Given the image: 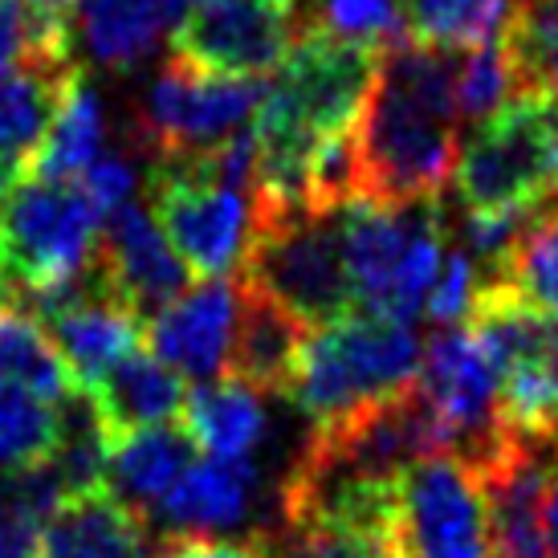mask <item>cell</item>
<instances>
[{
  "instance_id": "1",
  "label": "cell",
  "mask_w": 558,
  "mask_h": 558,
  "mask_svg": "<svg viewBox=\"0 0 558 558\" xmlns=\"http://www.w3.org/2000/svg\"><path fill=\"white\" fill-rule=\"evenodd\" d=\"M457 53L400 41L384 53L372 98L355 123L363 201L412 204L440 196L457 168Z\"/></svg>"
},
{
  "instance_id": "2",
  "label": "cell",
  "mask_w": 558,
  "mask_h": 558,
  "mask_svg": "<svg viewBox=\"0 0 558 558\" xmlns=\"http://www.w3.org/2000/svg\"><path fill=\"white\" fill-rule=\"evenodd\" d=\"M424 363L416 330L379 314H347L330 326H314L294 363L286 400L314 428L335 424L375 400L412 388Z\"/></svg>"
},
{
  "instance_id": "3",
  "label": "cell",
  "mask_w": 558,
  "mask_h": 558,
  "mask_svg": "<svg viewBox=\"0 0 558 558\" xmlns=\"http://www.w3.org/2000/svg\"><path fill=\"white\" fill-rule=\"evenodd\" d=\"M241 281L257 286L311 330L355 314V286L342 253V208H253Z\"/></svg>"
},
{
  "instance_id": "4",
  "label": "cell",
  "mask_w": 558,
  "mask_h": 558,
  "mask_svg": "<svg viewBox=\"0 0 558 558\" xmlns=\"http://www.w3.org/2000/svg\"><path fill=\"white\" fill-rule=\"evenodd\" d=\"M465 213L538 208L558 201V94H513L461 143L452 168Z\"/></svg>"
},
{
  "instance_id": "5",
  "label": "cell",
  "mask_w": 558,
  "mask_h": 558,
  "mask_svg": "<svg viewBox=\"0 0 558 558\" xmlns=\"http://www.w3.org/2000/svg\"><path fill=\"white\" fill-rule=\"evenodd\" d=\"M102 225L78 180L21 175L0 204V257L25 294H46L90 269Z\"/></svg>"
},
{
  "instance_id": "6",
  "label": "cell",
  "mask_w": 558,
  "mask_h": 558,
  "mask_svg": "<svg viewBox=\"0 0 558 558\" xmlns=\"http://www.w3.org/2000/svg\"><path fill=\"white\" fill-rule=\"evenodd\" d=\"M147 208L192 278L241 274L253 236V192L220 184L204 156H156L147 171Z\"/></svg>"
},
{
  "instance_id": "7",
  "label": "cell",
  "mask_w": 558,
  "mask_h": 558,
  "mask_svg": "<svg viewBox=\"0 0 558 558\" xmlns=\"http://www.w3.org/2000/svg\"><path fill=\"white\" fill-rule=\"evenodd\" d=\"M265 90L262 78L213 74L171 53L140 98V131L156 143V156H201L253 123Z\"/></svg>"
},
{
  "instance_id": "8",
  "label": "cell",
  "mask_w": 558,
  "mask_h": 558,
  "mask_svg": "<svg viewBox=\"0 0 558 558\" xmlns=\"http://www.w3.org/2000/svg\"><path fill=\"white\" fill-rule=\"evenodd\" d=\"M400 522L408 558H489L494 510L477 461L433 452L400 473Z\"/></svg>"
},
{
  "instance_id": "9",
  "label": "cell",
  "mask_w": 558,
  "mask_h": 558,
  "mask_svg": "<svg viewBox=\"0 0 558 558\" xmlns=\"http://www.w3.org/2000/svg\"><path fill=\"white\" fill-rule=\"evenodd\" d=\"M416 384L433 403L452 452L485 461L510 440L501 424V372L469 323L436 326Z\"/></svg>"
},
{
  "instance_id": "10",
  "label": "cell",
  "mask_w": 558,
  "mask_h": 558,
  "mask_svg": "<svg viewBox=\"0 0 558 558\" xmlns=\"http://www.w3.org/2000/svg\"><path fill=\"white\" fill-rule=\"evenodd\" d=\"M298 16L290 4L274 0H217L192 4V13L171 33V53L204 65L213 74L262 78L274 74L298 37Z\"/></svg>"
},
{
  "instance_id": "11",
  "label": "cell",
  "mask_w": 558,
  "mask_h": 558,
  "mask_svg": "<svg viewBox=\"0 0 558 558\" xmlns=\"http://www.w3.org/2000/svg\"><path fill=\"white\" fill-rule=\"evenodd\" d=\"M94 278L102 281V290L110 298H119L123 306L151 318V314H159L168 302L184 294L192 274L175 257V248L168 245V236L156 225L151 208L131 201L119 213H110L107 225H102Z\"/></svg>"
},
{
  "instance_id": "12",
  "label": "cell",
  "mask_w": 558,
  "mask_h": 558,
  "mask_svg": "<svg viewBox=\"0 0 558 558\" xmlns=\"http://www.w3.org/2000/svg\"><path fill=\"white\" fill-rule=\"evenodd\" d=\"M241 318V281H204L147 318V339L184 379H217L229 372Z\"/></svg>"
},
{
  "instance_id": "13",
  "label": "cell",
  "mask_w": 558,
  "mask_h": 558,
  "mask_svg": "<svg viewBox=\"0 0 558 558\" xmlns=\"http://www.w3.org/2000/svg\"><path fill=\"white\" fill-rule=\"evenodd\" d=\"M440 196L412 204H379L355 201L342 208V253H347V274L355 286V302L367 314H388V302L396 294L400 269L408 262V248L416 233L428 225Z\"/></svg>"
},
{
  "instance_id": "14",
  "label": "cell",
  "mask_w": 558,
  "mask_h": 558,
  "mask_svg": "<svg viewBox=\"0 0 558 558\" xmlns=\"http://www.w3.org/2000/svg\"><path fill=\"white\" fill-rule=\"evenodd\" d=\"M82 74L74 49L29 53L0 74V180L13 187L41 151L70 82Z\"/></svg>"
},
{
  "instance_id": "15",
  "label": "cell",
  "mask_w": 558,
  "mask_h": 558,
  "mask_svg": "<svg viewBox=\"0 0 558 558\" xmlns=\"http://www.w3.org/2000/svg\"><path fill=\"white\" fill-rule=\"evenodd\" d=\"M94 416L107 428V440L140 428H156V424H171L184 412L187 384L184 375L175 372L171 363H163L159 355H126L123 363H114L90 391Z\"/></svg>"
},
{
  "instance_id": "16",
  "label": "cell",
  "mask_w": 558,
  "mask_h": 558,
  "mask_svg": "<svg viewBox=\"0 0 558 558\" xmlns=\"http://www.w3.org/2000/svg\"><path fill=\"white\" fill-rule=\"evenodd\" d=\"M184 21V0H78V37L94 65L135 70Z\"/></svg>"
},
{
  "instance_id": "17",
  "label": "cell",
  "mask_w": 558,
  "mask_h": 558,
  "mask_svg": "<svg viewBox=\"0 0 558 558\" xmlns=\"http://www.w3.org/2000/svg\"><path fill=\"white\" fill-rule=\"evenodd\" d=\"M257 469L253 461H192L184 477L168 489L156 506V518L175 534H217V530L241 526L253 506Z\"/></svg>"
},
{
  "instance_id": "18",
  "label": "cell",
  "mask_w": 558,
  "mask_h": 558,
  "mask_svg": "<svg viewBox=\"0 0 558 558\" xmlns=\"http://www.w3.org/2000/svg\"><path fill=\"white\" fill-rule=\"evenodd\" d=\"M311 326L294 318V314L278 306L269 294L257 286L241 281V318H236V342H233V363L229 372L236 379L253 384L257 391H278L286 396L294 363L306 347Z\"/></svg>"
},
{
  "instance_id": "19",
  "label": "cell",
  "mask_w": 558,
  "mask_h": 558,
  "mask_svg": "<svg viewBox=\"0 0 558 558\" xmlns=\"http://www.w3.org/2000/svg\"><path fill=\"white\" fill-rule=\"evenodd\" d=\"M46 558H147V526L110 489L70 497L46 526Z\"/></svg>"
},
{
  "instance_id": "20",
  "label": "cell",
  "mask_w": 558,
  "mask_h": 558,
  "mask_svg": "<svg viewBox=\"0 0 558 558\" xmlns=\"http://www.w3.org/2000/svg\"><path fill=\"white\" fill-rule=\"evenodd\" d=\"M180 416L192 445L220 461H248L269 428L262 391L236 375H217L192 388Z\"/></svg>"
},
{
  "instance_id": "21",
  "label": "cell",
  "mask_w": 558,
  "mask_h": 558,
  "mask_svg": "<svg viewBox=\"0 0 558 558\" xmlns=\"http://www.w3.org/2000/svg\"><path fill=\"white\" fill-rule=\"evenodd\" d=\"M192 452H196V445L184 433V424H156V428L114 436L110 440L107 489L135 510H143V506L156 510L171 485L184 477V469L192 465Z\"/></svg>"
},
{
  "instance_id": "22",
  "label": "cell",
  "mask_w": 558,
  "mask_h": 558,
  "mask_svg": "<svg viewBox=\"0 0 558 558\" xmlns=\"http://www.w3.org/2000/svg\"><path fill=\"white\" fill-rule=\"evenodd\" d=\"M102 143H107L102 98L94 94L86 74H78V78L70 82L62 107H58L53 123H49L46 143L33 156L25 175H37V180H78L82 171L102 156Z\"/></svg>"
},
{
  "instance_id": "23",
  "label": "cell",
  "mask_w": 558,
  "mask_h": 558,
  "mask_svg": "<svg viewBox=\"0 0 558 558\" xmlns=\"http://www.w3.org/2000/svg\"><path fill=\"white\" fill-rule=\"evenodd\" d=\"M0 379L21 384L49 403H65L78 391L49 326L21 306L0 311Z\"/></svg>"
},
{
  "instance_id": "24",
  "label": "cell",
  "mask_w": 558,
  "mask_h": 558,
  "mask_svg": "<svg viewBox=\"0 0 558 558\" xmlns=\"http://www.w3.org/2000/svg\"><path fill=\"white\" fill-rule=\"evenodd\" d=\"M518 0H400L408 33L420 46L477 49L497 41Z\"/></svg>"
},
{
  "instance_id": "25",
  "label": "cell",
  "mask_w": 558,
  "mask_h": 558,
  "mask_svg": "<svg viewBox=\"0 0 558 558\" xmlns=\"http://www.w3.org/2000/svg\"><path fill=\"white\" fill-rule=\"evenodd\" d=\"M501 49L510 58L518 94H558V0H518Z\"/></svg>"
},
{
  "instance_id": "26",
  "label": "cell",
  "mask_w": 558,
  "mask_h": 558,
  "mask_svg": "<svg viewBox=\"0 0 558 558\" xmlns=\"http://www.w3.org/2000/svg\"><path fill=\"white\" fill-rule=\"evenodd\" d=\"M62 440V408L0 379V473L41 465Z\"/></svg>"
},
{
  "instance_id": "27",
  "label": "cell",
  "mask_w": 558,
  "mask_h": 558,
  "mask_svg": "<svg viewBox=\"0 0 558 558\" xmlns=\"http://www.w3.org/2000/svg\"><path fill=\"white\" fill-rule=\"evenodd\" d=\"M265 558H408L400 538L359 530L335 518H294L281 522L274 538L262 543Z\"/></svg>"
},
{
  "instance_id": "28",
  "label": "cell",
  "mask_w": 558,
  "mask_h": 558,
  "mask_svg": "<svg viewBox=\"0 0 558 558\" xmlns=\"http://www.w3.org/2000/svg\"><path fill=\"white\" fill-rule=\"evenodd\" d=\"M497 278L518 286L522 298H530L538 311L558 318V201L538 208V217L530 220V229L518 236V245L510 248Z\"/></svg>"
},
{
  "instance_id": "29",
  "label": "cell",
  "mask_w": 558,
  "mask_h": 558,
  "mask_svg": "<svg viewBox=\"0 0 558 558\" xmlns=\"http://www.w3.org/2000/svg\"><path fill=\"white\" fill-rule=\"evenodd\" d=\"M518 94V82H513L510 58L501 49V37L489 41V46L465 49L461 58V70H457V110H461V123H485L489 114L510 102Z\"/></svg>"
},
{
  "instance_id": "30",
  "label": "cell",
  "mask_w": 558,
  "mask_h": 558,
  "mask_svg": "<svg viewBox=\"0 0 558 558\" xmlns=\"http://www.w3.org/2000/svg\"><path fill=\"white\" fill-rule=\"evenodd\" d=\"M314 21L335 37H347L355 46H372L379 53H388L391 46L412 37L400 13V0H318Z\"/></svg>"
},
{
  "instance_id": "31",
  "label": "cell",
  "mask_w": 558,
  "mask_h": 558,
  "mask_svg": "<svg viewBox=\"0 0 558 558\" xmlns=\"http://www.w3.org/2000/svg\"><path fill=\"white\" fill-rule=\"evenodd\" d=\"M477 265L469 257L465 248H452L445 253V262H440V278H436L433 294H428V323L436 326H461L469 318V306H473V298H477Z\"/></svg>"
},
{
  "instance_id": "32",
  "label": "cell",
  "mask_w": 558,
  "mask_h": 558,
  "mask_svg": "<svg viewBox=\"0 0 558 558\" xmlns=\"http://www.w3.org/2000/svg\"><path fill=\"white\" fill-rule=\"evenodd\" d=\"M78 184L86 187V196L94 201V208H98L102 217H110V213H119V208L131 204V196H135V168H131V159L119 156V151H102V156L78 175Z\"/></svg>"
},
{
  "instance_id": "33",
  "label": "cell",
  "mask_w": 558,
  "mask_h": 558,
  "mask_svg": "<svg viewBox=\"0 0 558 558\" xmlns=\"http://www.w3.org/2000/svg\"><path fill=\"white\" fill-rule=\"evenodd\" d=\"M46 518L0 506V558H46Z\"/></svg>"
},
{
  "instance_id": "34",
  "label": "cell",
  "mask_w": 558,
  "mask_h": 558,
  "mask_svg": "<svg viewBox=\"0 0 558 558\" xmlns=\"http://www.w3.org/2000/svg\"><path fill=\"white\" fill-rule=\"evenodd\" d=\"M159 558H265V555L262 546H248V543H220V538H208V534H175L159 550Z\"/></svg>"
},
{
  "instance_id": "35",
  "label": "cell",
  "mask_w": 558,
  "mask_h": 558,
  "mask_svg": "<svg viewBox=\"0 0 558 558\" xmlns=\"http://www.w3.org/2000/svg\"><path fill=\"white\" fill-rule=\"evenodd\" d=\"M543 534H546V550H550V558H558V452H555V461H550V473H546Z\"/></svg>"
},
{
  "instance_id": "36",
  "label": "cell",
  "mask_w": 558,
  "mask_h": 558,
  "mask_svg": "<svg viewBox=\"0 0 558 558\" xmlns=\"http://www.w3.org/2000/svg\"><path fill=\"white\" fill-rule=\"evenodd\" d=\"M4 306H16V278H13V269L4 265V257H0V311Z\"/></svg>"
},
{
  "instance_id": "37",
  "label": "cell",
  "mask_w": 558,
  "mask_h": 558,
  "mask_svg": "<svg viewBox=\"0 0 558 558\" xmlns=\"http://www.w3.org/2000/svg\"><path fill=\"white\" fill-rule=\"evenodd\" d=\"M29 4H37V9H53V13H70L78 0H29Z\"/></svg>"
},
{
  "instance_id": "38",
  "label": "cell",
  "mask_w": 558,
  "mask_h": 558,
  "mask_svg": "<svg viewBox=\"0 0 558 558\" xmlns=\"http://www.w3.org/2000/svg\"><path fill=\"white\" fill-rule=\"evenodd\" d=\"M192 4H217V0H192ZM274 4H290L294 9V0H274Z\"/></svg>"
},
{
  "instance_id": "39",
  "label": "cell",
  "mask_w": 558,
  "mask_h": 558,
  "mask_svg": "<svg viewBox=\"0 0 558 558\" xmlns=\"http://www.w3.org/2000/svg\"><path fill=\"white\" fill-rule=\"evenodd\" d=\"M4 192H9V184H4V180H0V204H4Z\"/></svg>"
}]
</instances>
